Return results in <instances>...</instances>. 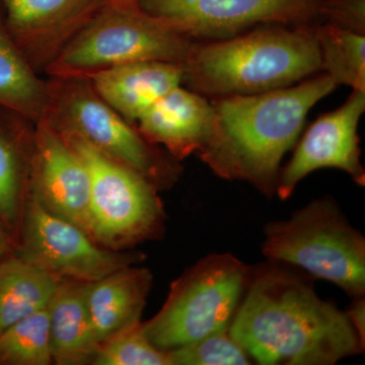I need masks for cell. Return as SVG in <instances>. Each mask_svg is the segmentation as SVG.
Masks as SVG:
<instances>
[{
  "mask_svg": "<svg viewBox=\"0 0 365 365\" xmlns=\"http://www.w3.org/2000/svg\"><path fill=\"white\" fill-rule=\"evenodd\" d=\"M230 332L259 364L332 365L364 352L346 312L322 299L313 282L269 261L252 267Z\"/></svg>",
  "mask_w": 365,
  "mask_h": 365,
  "instance_id": "cell-1",
  "label": "cell"
},
{
  "mask_svg": "<svg viewBox=\"0 0 365 365\" xmlns=\"http://www.w3.org/2000/svg\"><path fill=\"white\" fill-rule=\"evenodd\" d=\"M337 86L321 72L268 93L210 98L215 123L197 155L216 176L249 182L272 198L281 160L299 140L307 114Z\"/></svg>",
  "mask_w": 365,
  "mask_h": 365,
  "instance_id": "cell-2",
  "label": "cell"
},
{
  "mask_svg": "<svg viewBox=\"0 0 365 365\" xmlns=\"http://www.w3.org/2000/svg\"><path fill=\"white\" fill-rule=\"evenodd\" d=\"M314 26L262 25L194 44L182 83L208 98L279 90L322 72Z\"/></svg>",
  "mask_w": 365,
  "mask_h": 365,
  "instance_id": "cell-3",
  "label": "cell"
},
{
  "mask_svg": "<svg viewBox=\"0 0 365 365\" xmlns=\"http://www.w3.org/2000/svg\"><path fill=\"white\" fill-rule=\"evenodd\" d=\"M193 40L146 13L138 0H109L46 69L48 78H88L140 61L182 64Z\"/></svg>",
  "mask_w": 365,
  "mask_h": 365,
  "instance_id": "cell-4",
  "label": "cell"
},
{
  "mask_svg": "<svg viewBox=\"0 0 365 365\" xmlns=\"http://www.w3.org/2000/svg\"><path fill=\"white\" fill-rule=\"evenodd\" d=\"M262 252L269 261L330 281L352 299L364 297V237L330 197L312 201L289 220L266 225Z\"/></svg>",
  "mask_w": 365,
  "mask_h": 365,
  "instance_id": "cell-5",
  "label": "cell"
},
{
  "mask_svg": "<svg viewBox=\"0 0 365 365\" xmlns=\"http://www.w3.org/2000/svg\"><path fill=\"white\" fill-rule=\"evenodd\" d=\"M45 121L62 135L83 139L108 157L135 170L158 190L179 179V162L144 138L135 125L107 104L83 78H48Z\"/></svg>",
  "mask_w": 365,
  "mask_h": 365,
  "instance_id": "cell-6",
  "label": "cell"
},
{
  "mask_svg": "<svg viewBox=\"0 0 365 365\" xmlns=\"http://www.w3.org/2000/svg\"><path fill=\"white\" fill-rule=\"evenodd\" d=\"M252 266L232 254H211L174 281L160 311L143 323L146 337L163 351L227 329L241 304Z\"/></svg>",
  "mask_w": 365,
  "mask_h": 365,
  "instance_id": "cell-7",
  "label": "cell"
},
{
  "mask_svg": "<svg viewBox=\"0 0 365 365\" xmlns=\"http://www.w3.org/2000/svg\"><path fill=\"white\" fill-rule=\"evenodd\" d=\"M62 136L78 151L90 175L88 234L91 239L115 249L160 237L165 212L158 190L135 170L83 139Z\"/></svg>",
  "mask_w": 365,
  "mask_h": 365,
  "instance_id": "cell-8",
  "label": "cell"
},
{
  "mask_svg": "<svg viewBox=\"0 0 365 365\" xmlns=\"http://www.w3.org/2000/svg\"><path fill=\"white\" fill-rule=\"evenodd\" d=\"M138 4L191 40L225 39L262 25L323 23L319 0H138Z\"/></svg>",
  "mask_w": 365,
  "mask_h": 365,
  "instance_id": "cell-9",
  "label": "cell"
},
{
  "mask_svg": "<svg viewBox=\"0 0 365 365\" xmlns=\"http://www.w3.org/2000/svg\"><path fill=\"white\" fill-rule=\"evenodd\" d=\"M20 258L57 279L93 282L140 260V254L100 248L83 228L46 209L28 193Z\"/></svg>",
  "mask_w": 365,
  "mask_h": 365,
  "instance_id": "cell-10",
  "label": "cell"
},
{
  "mask_svg": "<svg viewBox=\"0 0 365 365\" xmlns=\"http://www.w3.org/2000/svg\"><path fill=\"white\" fill-rule=\"evenodd\" d=\"M365 112V91H353L346 102L318 117L295 144L294 155L281 168L276 195L287 200L299 182L321 169H337L349 175L355 184L365 186L359 124Z\"/></svg>",
  "mask_w": 365,
  "mask_h": 365,
  "instance_id": "cell-11",
  "label": "cell"
},
{
  "mask_svg": "<svg viewBox=\"0 0 365 365\" xmlns=\"http://www.w3.org/2000/svg\"><path fill=\"white\" fill-rule=\"evenodd\" d=\"M108 1L0 0V9L14 43L42 74Z\"/></svg>",
  "mask_w": 365,
  "mask_h": 365,
  "instance_id": "cell-12",
  "label": "cell"
},
{
  "mask_svg": "<svg viewBox=\"0 0 365 365\" xmlns=\"http://www.w3.org/2000/svg\"><path fill=\"white\" fill-rule=\"evenodd\" d=\"M28 193L88 232L91 181L83 158L45 121L36 123Z\"/></svg>",
  "mask_w": 365,
  "mask_h": 365,
  "instance_id": "cell-13",
  "label": "cell"
},
{
  "mask_svg": "<svg viewBox=\"0 0 365 365\" xmlns=\"http://www.w3.org/2000/svg\"><path fill=\"white\" fill-rule=\"evenodd\" d=\"M215 123L210 98L177 86L160 98L137 120L146 140L162 146L175 160H185L207 143Z\"/></svg>",
  "mask_w": 365,
  "mask_h": 365,
  "instance_id": "cell-14",
  "label": "cell"
},
{
  "mask_svg": "<svg viewBox=\"0 0 365 365\" xmlns=\"http://www.w3.org/2000/svg\"><path fill=\"white\" fill-rule=\"evenodd\" d=\"M103 100L135 125L146 110L182 83V64L140 61L113 67L88 78Z\"/></svg>",
  "mask_w": 365,
  "mask_h": 365,
  "instance_id": "cell-15",
  "label": "cell"
},
{
  "mask_svg": "<svg viewBox=\"0 0 365 365\" xmlns=\"http://www.w3.org/2000/svg\"><path fill=\"white\" fill-rule=\"evenodd\" d=\"M151 283L148 269L131 265L88 283L86 299L98 344L140 322Z\"/></svg>",
  "mask_w": 365,
  "mask_h": 365,
  "instance_id": "cell-16",
  "label": "cell"
},
{
  "mask_svg": "<svg viewBox=\"0 0 365 365\" xmlns=\"http://www.w3.org/2000/svg\"><path fill=\"white\" fill-rule=\"evenodd\" d=\"M83 281L62 279L48 306L53 361L81 364L91 361L98 342L88 311Z\"/></svg>",
  "mask_w": 365,
  "mask_h": 365,
  "instance_id": "cell-17",
  "label": "cell"
},
{
  "mask_svg": "<svg viewBox=\"0 0 365 365\" xmlns=\"http://www.w3.org/2000/svg\"><path fill=\"white\" fill-rule=\"evenodd\" d=\"M36 124L0 107V220L14 225L29 188Z\"/></svg>",
  "mask_w": 365,
  "mask_h": 365,
  "instance_id": "cell-18",
  "label": "cell"
},
{
  "mask_svg": "<svg viewBox=\"0 0 365 365\" xmlns=\"http://www.w3.org/2000/svg\"><path fill=\"white\" fill-rule=\"evenodd\" d=\"M48 102L47 79L41 78L9 35L0 9V107L38 123Z\"/></svg>",
  "mask_w": 365,
  "mask_h": 365,
  "instance_id": "cell-19",
  "label": "cell"
},
{
  "mask_svg": "<svg viewBox=\"0 0 365 365\" xmlns=\"http://www.w3.org/2000/svg\"><path fill=\"white\" fill-rule=\"evenodd\" d=\"M59 282L20 257L0 264V333L48 307Z\"/></svg>",
  "mask_w": 365,
  "mask_h": 365,
  "instance_id": "cell-20",
  "label": "cell"
},
{
  "mask_svg": "<svg viewBox=\"0 0 365 365\" xmlns=\"http://www.w3.org/2000/svg\"><path fill=\"white\" fill-rule=\"evenodd\" d=\"M322 60V72L337 86L365 91V34L321 23L314 26Z\"/></svg>",
  "mask_w": 365,
  "mask_h": 365,
  "instance_id": "cell-21",
  "label": "cell"
},
{
  "mask_svg": "<svg viewBox=\"0 0 365 365\" xmlns=\"http://www.w3.org/2000/svg\"><path fill=\"white\" fill-rule=\"evenodd\" d=\"M52 362L48 307L0 333V364L49 365Z\"/></svg>",
  "mask_w": 365,
  "mask_h": 365,
  "instance_id": "cell-22",
  "label": "cell"
},
{
  "mask_svg": "<svg viewBox=\"0 0 365 365\" xmlns=\"http://www.w3.org/2000/svg\"><path fill=\"white\" fill-rule=\"evenodd\" d=\"M91 364L170 365V360L167 351L158 349L146 337L140 321L102 341L96 350Z\"/></svg>",
  "mask_w": 365,
  "mask_h": 365,
  "instance_id": "cell-23",
  "label": "cell"
},
{
  "mask_svg": "<svg viewBox=\"0 0 365 365\" xmlns=\"http://www.w3.org/2000/svg\"><path fill=\"white\" fill-rule=\"evenodd\" d=\"M167 352L170 365L251 364V356L232 337L230 328Z\"/></svg>",
  "mask_w": 365,
  "mask_h": 365,
  "instance_id": "cell-24",
  "label": "cell"
},
{
  "mask_svg": "<svg viewBox=\"0 0 365 365\" xmlns=\"http://www.w3.org/2000/svg\"><path fill=\"white\" fill-rule=\"evenodd\" d=\"M323 23L365 34V0H319Z\"/></svg>",
  "mask_w": 365,
  "mask_h": 365,
  "instance_id": "cell-25",
  "label": "cell"
},
{
  "mask_svg": "<svg viewBox=\"0 0 365 365\" xmlns=\"http://www.w3.org/2000/svg\"><path fill=\"white\" fill-rule=\"evenodd\" d=\"M357 334L365 343V302L364 297L353 299L351 306L346 312Z\"/></svg>",
  "mask_w": 365,
  "mask_h": 365,
  "instance_id": "cell-26",
  "label": "cell"
},
{
  "mask_svg": "<svg viewBox=\"0 0 365 365\" xmlns=\"http://www.w3.org/2000/svg\"><path fill=\"white\" fill-rule=\"evenodd\" d=\"M7 249V240L6 235L2 232L1 227H0V258L2 255L6 253Z\"/></svg>",
  "mask_w": 365,
  "mask_h": 365,
  "instance_id": "cell-27",
  "label": "cell"
}]
</instances>
